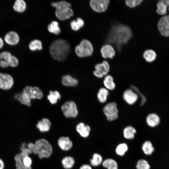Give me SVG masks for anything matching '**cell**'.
<instances>
[{"label":"cell","mask_w":169,"mask_h":169,"mask_svg":"<svg viewBox=\"0 0 169 169\" xmlns=\"http://www.w3.org/2000/svg\"><path fill=\"white\" fill-rule=\"evenodd\" d=\"M132 36V32L128 26L121 24L113 26L110 30L106 41L120 50Z\"/></svg>","instance_id":"1"},{"label":"cell","mask_w":169,"mask_h":169,"mask_svg":"<svg viewBox=\"0 0 169 169\" xmlns=\"http://www.w3.org/2000/svg\"><path fill=\"white\" fill-rule=\"evenodd\" d=\"M70 51V45L66 40L58 39L51 44L49 53L52 57L59 61L64 60L68 57Z\"/></svg>","instance_id":"2"},{"label":"cell","mask_w":169,"mask_h":169,"mask_svg":"<svg viewBox=\"0 0 169 169\" xmlns=\"http://www.w3.org/2000/svg\"><path fill=\"white\" fill-rule=\"evenodd\" d=\"M51 5L55 8V14L59 20H65L70 18L74 15L71 4L66 1L52 2Z\"/></svg>","instance_id":"3"},{"label":"cell","mask_w":169,"mask_h":169,"mask_svg":"<svg viewBox=\"0 0 169 169\" xmlns=\"http://www.w3.org/2000/svg\"><path fill=\"white\" fill-rule=\"evenodd\" d=\"M34 153L37 155L40 159L49 157L53 153V148L50 143L46 139L40 138L34 143Z\"/></svg>","instance_id":"4"},{"label":"cell","mask_w":169,"mask_h":169,"mask_svg":"<svg viewBox=\"0 0 169 169\" xmlns=\"http://www.w3.org/2000/svg\"><path fill=\"white\" fill-rule=\"evenodd\" d=\"M76 54L80 58H84L92 55L93 49L91 43L86 39L82 40L75 49Z\"/></svg>","instance_id":"5"},{"label":"cell","mask_w":169,"mask_h":169,"mask_svg":"<svg viewBox=\"0 0 169 169\" xmlns=\"http://www.w3.org/2000/svg\"><path fill=\"white\" fill-rule=\"evenodd\" d=\"M103 112L109 121H114L118 118L119 110L115 102H111L106 104L103 107Z\"/></svg>","instance_id":"6"},{"label":"cell","mask_w":169,"mask_h":169,"mask_svg":"<svg viewBox=\"0 0 169 169\" xmlns=\"http://www.w3.org/2000/svg\"><path fill=\"white\" fill-rule=\"evenodd\" d=\"M61 110L64 115L67 118H75L78 114L76 105L72 100L65 102L62 105Z\"/></svg>","instance_id":"7"},{"label":"cell","mask_w":169,"mask_h":169,"mask_svg":"<svg viewBox=\"0 0 169 169\" xmlns=\"http://www.w3.org/2000/svg\"><path fill=\"white\" fill-rule=\"evenodd\" d=\"M93 74L96 77L101 78L108 74L110 70V66L106 61H104L102 63L96 64Z\"/></svg>","instance_id":"8"},{"label":"cell","mask_w":169,"mask_h":169,"mask_svg":"<svg viewBox=\"0 0 169 169\" xmlns=\"http://www.w3.org/2000/svg\"><path fill=\"white\" fill-rule=\"evenodd\" d=\"M23 92L26 93L31 100H41L43 96L42 91L37 86H26L23 89Z\"/></svg>","instance_id":"9"},{"label":"cell","mask_w":169,"mask_h":169,"mask_svg":"<svg viewBox=\"0 0 169 169\" xmlns=\"http://www.w3.org/2000/svg\"><path fill=\"white\" fill-rule=\"evenodd\" d=\"M157 26L161 35L169 37V15L161 17L158 22Z\"/></svg>","instance_id":"10"},{"label":"cell","mask_w":169,"mask_h":169,"mask_svg":"<svg viewBox=\"0 0 169 169\" xmlns=\"http://www.w3.org/2000/svg\"><path fill=\"white\" fill-rule=\"evenodd\" d=\"M109 3V0H91L90 5L94 11L101 13L106 10Z\"/></svg>","instance_id":"11"},{"label":"cell","mask_w":169,"mask_h":169,"mask_svg":"<svg viewBox=\"0 0 169 169\" xmlns=\"http://www.w3.org/2000/svg\"><path fill=\"white\" fill-rule=\"evenodd\" d=\"M13 79L9 74L0 73V88L4 90L10 89L13 84Z\"/></svg>","instance_id":"12"},{"label":"cell","mask_w":169,"mask_h":169,"mask_svg":"<svg viewBox=\"0 0 169 169\" xmlns=\"http://www.w3.org/2000/svg\"><path fill=\"white\" fill-rule=\"evenodd\" d=\"M123 98L125 102L129 105H133L138 100L139 96L132 89H126L123 94Z\"/></svg>","instance_id":"13"},{"label":"cell","mask_w":169,"mask_h":169,"mask_svg":"<svg viewBox=\"0 0 169 169\" xmlns=\"http://www.w3.org/2000/svg\"><path fill=\"white\" fill-rule=\"evenodd\" d=\"M4 40L8 44L14 46L17 45L19 42L20 38L17 32L11 31L8 32L5 35Z\"/></svg>","instance_id":"14"},{"label":"cell","mask_w":169,"mask_h":169,"mask_svg":"<svg viewBox=\"0 0 169 169\" xmlns=\"http://www.w3.org/2000/svg\"><path fill=\"white\" fill-rule=\"evenodd\" d=\"M57 144L59 148L64 151L70 150L73 146V142L68 136L60 137L58 140Z\"/></svg>","instance_id":"15"},{"label":"cell","mask_w":169,"mask_h":169,"mask_svg":"<svg viewBox=\"0 0 169 169\" xmlns=\"http://www.w3.org/2000/svg\"><path fill=\"white\" fill-rule=\"evenodd\" d=\"M51 123L47 118H44L39 120L36 125L37 128L42 133L49 131L50 129Z\"/></svg>","instance_id":"16"},{"label":"cell","mask_w":169,"mask_h":169,"mask_svg":"<svg viewBox=\"0 0 169 169\" xmlns=\"http://www.w3.org/2000/svg\"><path fill=\"white\" fill-rule=\"evenodd\" d=\"M76 130L79 135L83 138H87L90 135L91 131L90 126L84 122L79 123L76 126Z\"/></svg>","instance_id":"17"},{"label":"cell","mask_w":169,"mask_h":169,"mask_svg":"<svg viewBox=\"0 0 169 169\" xmlns=\"http://www.w3.org/2000/svg\"><path fill=\"white\" fill-rule=\"evenodd\" d=\"M100 52L102 57L105 59H112L115 54L114 48L109 44L103 46L100 49Z\"/></svg>","instance_id":"18"},{"label":"cell","mask_w":169,"mask_h":169,"mask_svg":"<svg viewBox=\"0 0 169 169\" xmlns=\"http://www.w3.org/2000/svg\"><path fill=\"white\" fill-rule=\"evenodd\" d=\"M160 121V117L155 113H150L146 117V122L147 124L151 127H154L158 125Z\"/></svg>","instance_id":"19"},{"label":"cell","mask_w":169,"mask_h":169,"mask_svg":"<svg viewBox=\"0 0 169 169\" xmlns=\"http://www.w3.org/2000/svg\"><path fill=\"white\" fill-rule=\"evenodd\" d=\"M62 84L67 87H75L78 84V80L69 74L63 76L61 79Z\"/></svg>","instance_id":"20"},{"label":"cell","mask_w":169,"mask_h":169,"mask_svg":"<svg viewBox=\"0 0 169 169\" xmlns=\"http://www.w3.org/2000/svg\"><path fill=\"white\" fill-rule=\"evenodd\" d=\"M103 84L104 87L108 90H113L116 87L114 78L110 74H108L104 77Z\"/></svg>","instance_id":"21"},{"label":"cell","mask_w":169,"mask_h":169,"mask_svg":"<svg viewBox=\"0 0 169 169\" xmlns=\"http://www.w3.org/2000/svg\"><path fill=\"white\" fill-rule=\"evenodd\" d=\"M109 94V90L105 87L100 88L97 95V98L99 101L101 103H105L107 100Z\"/></svg>","instance_id":"22"},{"label":"cell","mask_w":169,"mask_h":169,"mask_svg":"<svg viewBox=\"0 0 169 169\" xmlns=\"http://www.w3.org/2000/svg\"><path fill=\"white\" fill-rule=\"evenodd\" d=\"M60 93L57 90H50L47 96V98L49 102L52 105L57 103L58 101L61 98Z\"/></svg>","instance_id":"23"},{"label":"cell","mask_w":169,"mask_h":169,"mask_svg":"<svg viewBox=\"0 0 169 169\" xmlns=\"http://www.w3.org/2000/svg\"><path fill=\"white\" fill-rule=\"evenodd\" d=\"M61 164L65 169H71L74 166L75 161L74 158L71 156H66L62 159Z\"/></svg>","instance_id":"24"},{"label":"cell","mask_w":169,"mask_h":169,"mask_svg":"<svg viewBox=\"0 0 169 169\" xmlns=\"http://www.w3.org/2000/svg\"><path fill=\"white\" fill-rule=\"evenodd\" d=\"M26 4L23 0H16L13 6L14 10L16 12L21 13L24 12L26 8Z\"/></svg>","instance_id":"25"},{"label":"cell","mask_w":169,"mask_h":169,"mask_svg":"<svg viewBox=\"0 0 169 169\" xmlns=\"http://www.w3.org/2000/svg\"><path fill=\"white\" fill-rule=\"evenodd\" d=\"M156 12L159 14L164 15L167 13V0L159 1L157 4Z\"/></svg>","instance_id":"26"},{"label":"cell","mask_w":169,"mask_h":169,"mask_svg":"<svg viewBox=\"0 0 169 169\" xmlns=\"http://www.w3.org/2000/svg\"><path fill=\"white\" fill-rule=\"evenodd\" d=\"M136 129L131 126H128L123 130V133L124 137L127 139H132L134 137L136 133Z\"/></svg>","instance_id":"27"},{"label":"cell","mask_w":169,"mask_h":169,"mask_svg":"<svg viewBox=\"0 0 169 169\" xmlns=\"http://www.w3.org/2000/svg\"><path fill=\"white\" fill-rule=\"evenodd\" d=\"M26 155H29L21 152L16 154L15 156L16 169H32V168H28L25 167L22 162L23 157Z\"/></svg>","instance_id":"28"},{"label":"cell","mask_w":169,"mask_h":169,"mask_svg":"<svg viewBox=\"0 0 169 169\" xmlns=\"http://www.w3.org/2000/svg\"><path fill=\"white\" fill-rule=\"evenodd\" d=\"M143 57L146 62L150 63L155 60L156 54L153 50L148 49L144 52Z\"/></svg>","instance_id":"29"},{"label":"cell","mask_w":169,"mask_h":169,"mask_svg":"<svg viewBox=\"0 0 169 169\" xmlns=\"http://www.w3.org/2000/svg\"><path fill=\"white\" fill-rule=\"evenodd\" d=\"M84 24L83 20L80 18H78L76 20H74L70 23V27L74 31L79 30Z\"/></svg>","instance_id":"30"},{"label":"cell","mask_w":169,"mask_h":169,"mask_svg":"<svg viewBox=\"0 0 169 169\" xmlns=\"http://www.w3.org/2000/svg\"><path fill=\"white\" fill-rule=\"evenodd\" d=\"M48 29L49 32L58 35L61 32L58 23L55 21H52L48 25Z\"/></svg>","instance_id":"31"},{"label":"cell","mask_w":169,"mask_h":169,"mask_svg":"<svg viewBox=\"0 0 169 169\" xmlns=\"http://www.w3.org/2000/svg\"><path fill=\"white\" fill-rule=\"evenodd\" d=\"M29 48L32 51L37 50H41L43 49L41 42L38 39H34L30 42L28 45Z\"/></svg>","instance_id":"32"},{"label":"cell","mask_w":169,"mask_h":169,"mask_svg":"<svg viewBox=\"0 0 169 169\" xmlns=\"http://www.w3.org/2000/svg\"><path fill=\"white\" fill-rule=\"evenodd\" d=\"M144 153L147 155H150L153 152L154 149L151 142L146 141L143 143L142 147Z\"/></svg>","instance_id":"33"},{"label":"cell","mask_w":169,"mask_h":169,"mask_svg":"<svg viewBox=\"0 0 169 169\" xmlns=\"http://www.w3.org/2000/svg\"><path fill=\"white\" fill-rule=\"evenodd\" d=\"M18 100L19 102L22 104L28 106H30L31 105V99L26 93L23 92L20 94Z\"/></svg>","instance_id":"34"},{"label":"cell","mask_w":169,"mask_h":169,"mask_svg":"<svg viewBox=\"0 0 169 169\" xmlns=\"http://www.w3.org/2000/svg\"><path fill=\"white\" fill-rule=\"evenodd\" d=\"M103 166L107 169H118L116 162L112 159H107L102 162Z\"/></svg>","instance_id":"35"},{"label":"cell","mask_w":169,"mask_h":169,"mask_svg":"<svg viewBox=\"0 0 169 169\" xmlns=\"http://www.w3.org/2000/svg\"><path fill=\"white\" fill-rule=\"evenodd\" d=\"M103 161L102 156L99 154L95 153L92 156V158L90 160L91 165L93 166H97L99 165Z\"/></svg>","instance_id":"36"},{"label":"cell","mask_w":169,"mask_h":169,"mask_svg":"<svg viewBox=\"0 0 169 169\" xmlns=\"http://www.w3.org/2000/svg\"><path fill=\"white\" fill-rule=\"evenodd\" d=\"M128 149V146L125 143H121L118 145L116 147V152L118 155L123 156L127 151Z\"/></svg>","instance_id":"37"},{"label":"cell","mask_w":169,"mask_h":169,"mask_svg":"<svg viewBox=\"0 0 169 169\" xmlns=\"http://www.w3.org/2000/svg\"><path fill=\"white\" fill-rule=\"evenodd\" d=\"M137 169H150V166L148 162L146 160H140L136 165Z\"/></svg>","instance_id":"38"},{"label":"cell","mask_w":169,"mask_h":169,"mask_svg":"<svg viewBox=\"0 0 169 169\" xmlns=\"http://www.w3.org/2000/svg\"><path fill=\"white\" fill-rule=\"evenodd\" d=\"M22 162L23 166L26 168H32V160L29 155L23 156L22 159Z\"/></svg>","instance_id":"39"},{"label":"cell","mask_w":169,"mask_h":169,"mask_svg":"<svg viewBox=\"0 0 169 169\" xmlns=\"http://www.w3.org/2000/svg\"><path fill=\"white\" fill-rule=\"evenodd\" d=\"M131 88L137 94L138 96L141 97V105H144L146 101V98L145 96L140 92L139 90L136 86L134 85H131Z\"/></svg>","instance_id":"40"},{"label":"cell","mask_w":169,"mask_h":169,"mask_svg":"<svg viewBox=\"0 0 169 169\" xmlns=\"http://www.w3.org/2000/svg\"><path fill=\"white\" fill-rule=\"evenodd\" d=\"M142 0H126L125 1L126 5L130 8H134L140 5Z\"/></svg>","instance_id":"41"},{"label":"cell","mask_w":169,"mask_h":169,"mask_svg":"<svg viewBox=\"0 0 169 169\" xmlns=\"http://www.w3.org/2000/svg\"><path fill=\"white\" fill-rule=\"evenodd\" d=\"M9 66L12 67H17L19 61L18 58L15 56L12 55L8 61Z\"/></svg>","instance_id":"42"},{"label":"cell","mask_w":169,"mask_h":169,"mask_svg":"<svg viewBox=\"0 0 169 169\" xmlns=\"http://www.w3.org/2000/svg\"><path fill=\"white\" fill-rule=\"evenodd\" d=\"M12 55L11 53L7 51L2 52L0 53V59L8 62Z\"/></svg>","instance_id":"43"},{"label":"cell","mask_w":169,"mask_h":169,"mask_svg":"<svg viewBox=\"0 0 169 169\" xmlns=\"http://www.w3.org/2000/svg\"><path fill=\"white\" fill-rule=\"evenodd\" d=\"M9 66L8 62L0 59V67L3 68H7Z\"/></svg>","instance_id":"44"},{"label":"cell","mask_w":169,"mask_h":169,"mask_svg":"<svg viewBox=\"0 0 169 169\" xmlns=\"http://www.w3.org/2000/svg\"><path fill=\"white\" fill-rule=\"evenodd\" d=\"M27 145V147L31 150L33 153H34L35 150V145L34 143L30 142L28 143Z\"/></svg>","instance_id":"45"},{"label":"cell","mask_w":169,"mask_h":169,"mask_svg":"<svg viewBox=\"0 0 169 169\" xmlns=\"http://www.w3.org/2000/svg\"><path fill=\"white\" fill-rule=\"evenodd\" d=\"M79 169H92L91 166L88 164H84L81 165Z\"/></svg>","instance_id":"46"},{"label":"cell","mask_w":169,"mask_h":169,"mask_svg":"<svg viewBox=\"0 0 169 169\" xmlns=\"http://www.w3.org/2000/svg\"><path fill=\"white\" fill-rule=\"evenodd\" d=\"M4 163L3 160L0 158V169H4Z\"/></svg>","instance_id":"47"},{"label":"cell","mask_w":169,"mask_h":169,"mask_svg":"<svg viewBox=\"0 0 169 169\" xmlns=\"http://www.w3.org/2000/svg\"><path fill=\"white\" fill-rule=\"evenodd\" d=\"M4 45V41L3 39L0 37V49L3 47Z\"/></svg>","instance_id":"48"},{"label":"cell","mask_w":169,"mask_h":169,"mask_svg":"<svg viewBox=\"0 0 169 169\" xmlns=\"http://www.w3.org/2000/svg\"><path fill=\"white\" fill-rule=\"evenodd\" d=\"M167 7H168V9L169 11V0H167Z\"/></svg>","instance_id":"49"}]
</instances>
